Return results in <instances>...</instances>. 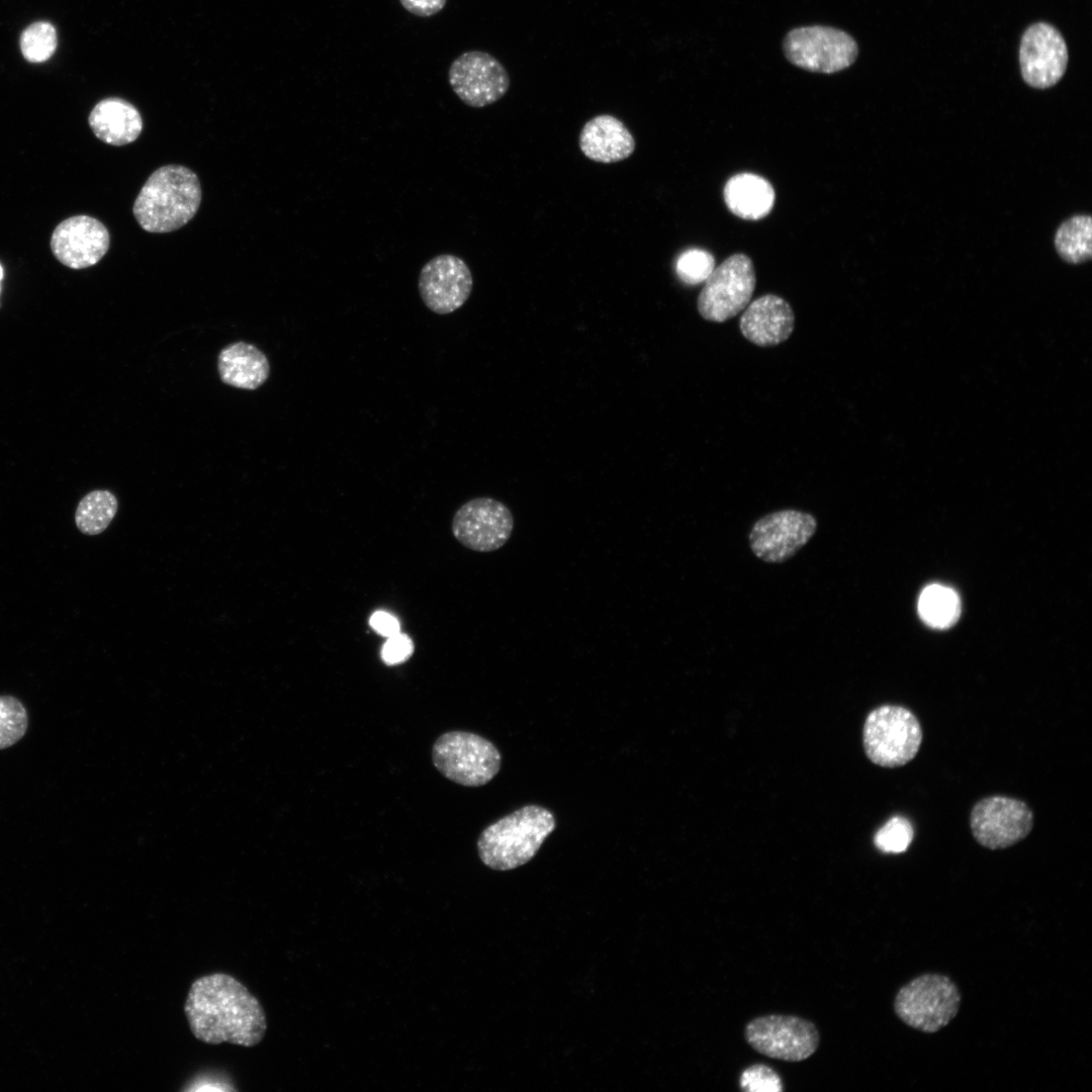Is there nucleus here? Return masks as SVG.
<instances>
[{
    "mask_svg": "<svg viewBox=\"0 0 1092 1092\" xmlns=\"http://www.w3.org/2000/svg\"><path fill=\"white\" fill-rule=\"evenodd\" d=\"M857 44L845 31L823 25L798 27L784 40V53L795 66L832 74L848 68L857 57Z\"/></svg>",
    "mask_w": 1092,
    "mask_h": 1092,
    "instance_id": "obj_9",
    "label": "nucleus"
},
{
    "mask_svg": "<svg viewBox=\"0 0 1092 1092\" xmlns=\"http://www.w3.org/2000/svg\"><path fill=\"white\" fill-rule=\"evenodd\" d=\"M728 209L736 216L757 220L766 216L775 203L772 185L763 177L752 173L732 176L723 190Z\"/></svg>",
    "mask_w": 1092,
    "mask_h": 1092,
    "instance_id": "obj_21",
    "label": "nucleus"
},
{
    "mask_svg": "<svg viewBox=\"0 0 1092 1092\" xmlns=\"http://www.w3.org/2000/svg\"><path fill=\"white\" fill-rule=\"evenodd\" d=\"M28 728V714L20 700L0 696V750L18 742Z\"/></svg>",
    "mask_w": 1092,
    "mask_h": 1092,
    "instance_id": "obj_26",
    "label": "nucleus"
},
{
    "mask_svg": "<svg viewBox=\"0 0 1092 1092\" xmlns=\"http://www.w3.org/2000/svg\"><path fill=\"white\" fill-rule=\"evenodd\" d=\"M184 1013L194 1037L208 1044L252 1048L261 1042L267 1030L260 1001L224 973L196 979L188 991Z\"/></svg>",
    "mask_w": 1092,
    "mask_h": 1092,
    "instance_id": "obj_1",
    "label": "nucleus"
},
{
    "mask_svg": "<svg viewBox=\"0 0 1092 1092\" xmlns=\"http://www.w3.org/2000/svg\"><path fill=\"white\" fill-rule=\"evenodd\" d=\"M756 284L752 260L737 253L714 268L697 299L700 315L709 322L724 323L750 302Z\"/></svg>",
    "mask_w": 1092,
    "mask_h": 1092,
    "instance_id": "obj_7",
    "label": "nucleus"
},
{
    "mask_svg": "<svg viewBox=\"0 0 1092 1092\" xmlns=\"http://www.w3.org/2000/svg\"><path fill=\"white\" fill-rule=\"evenodd\" d=\"M220 380L231 386L254 390L266 382L270 374L267 356L254 345L232 343L218 354Z\"/></svg>",
    "mask_w": 1092,
    "mask_h": 1092,
    "instance_id": "obj_20",
    "label": "nucleus"
},
{
    "mask_svg": "<svg viewBox=\"0 0 1092 1092\" xmlns=\"http://www.w3.org/2000/svg\"><path fill=\"white\" fill-rule=\"evenodd\" d=\"M817 522L811 514L783 510L757 520L749 534L754 555L769 563H780L795 555L815 534Z\"/></svg>",
    "mask_w": 1092,
    "mask_h": 1092,
    "instance_id": "obj_13",
    "label": "nucleus"
},
{
    "mask_svg": "<svg viewBox=\"0 0 1092 1092\" xmlns=\"http://www.w3.org/2000/svg\"><path fill=\"white\" fill-rule=\"evenodd\" d=\"M714 268L713 255L702 249L686 250L678 256L675 265L678 278L689 285L705 282Z\"/></svg>",
    "mask_w": 1092,
    "mask_h": 1092,
    "instance_id": "obj_28",
    "label": "nucleus"
},
{
    "mask_svg": "<svg viewBox=\"0 0 1092 1092\" xmlns=\"http://www.w3.org/2000/svg\"><path fill=\"white\" fill-rule=\"evenodd\" d=\"M401 6L410 13L429 17L440 12L447 0H399Z\"/></svg>",
    "mask_w": 1092,
    "mask_h": 1092,
    "instance_id": "obj_31",
    "label": "nucleus"
},
{
    "mask_svg": "<svg viewBox=\"0 0 1092 1092\" xmlns=\"http://www.w3.org/2000/svg\"><path fill=\"white\" fill-rule=\"evenodd\" d=\"M88 121L94 134L112 146H124L134 142L143 129L139 110L117 97L99 101L91 110Z\"/></svg>",
    "mask_w": 1092,
    "mask_h": 1092,
    "instance_id": "obj_19",
    "label": "nucleus"
},
{
    "mask_svg": "<svg viewBox=\"0 0 1092 1092\" xmlns=\"http://www.w3.org/2000/svg\"><path fill=\"white\" fill-rule=\"evenodd\" d=\"M514 528L510 509L491 497H475L454 514L451 531L464 547L477 552H491L506 544Z\"/></svg>",
    "mask_w": 1092,
    "mask_h": 1092,
    "instance_id": "obj_12",
    "label": "nucleus"
},
{
    "mask_svg": "<svg viewBox=\"0 0 1092 1092\" xmlns=\"http://www.w3.org/2000/svg\"><path fill=\"white\" fill-rule=\"evenodd\" d=\"M418 287L423 302L431 311L448 314L466 302L472 291L473 278L463 259L442 254L422 267Z\"/></svg>",
    "mask_w": 1092,
    "mask_h": 1092,
    "instance_id": "obj_14",
    "label": "nucleus"
},
{
    "mask_svg": "<svg viewBox=\"0 0 1092 1092\" xmlns=\"http://www.w3.org/2000/svg\"><path fill=\"white\" fill-rule=\"evenodd\" d=\"M19 48L22 57L29 63L40 64L49 61L58 48L55 25L47 20L30 23L20 33Z\"/></svg>",
    "mask_w": 1092,
    "mask_h": 1092,
    "instance_id": "obj_25",
    "label": "nucleus"
},
{
    "mask_svg": "<svg viewBox=\"0 0 1092 1092\" xmlns=\"http://www.w3.org/2000/svg\"><path fill=\"white\" fill-rule=\"evenodd\" d=\"M370 625L377 633L386 637L400 632L397 619L386 612L374 613L370 618Z\"/></svg>",
    "mask_w": 1092,
    "mask_h": 1092,
    "instance_id": "obj_32",
    "label": "nucleus"
},
{
    "mask_svg": "<svg viewBox=\"0 0 1092 1092\" xmlns=\"http://www.w3.org/2000/svg\"><path fill=\"white\" fill-rule=\"evenodd\" d=\"M923 739L918 718L909 709L884 705L867 716L862 742L868 758L883 767H899L918 753Z\"/></svg>",
    "mask_w": 1092,
    "mask_h": 1092,
    "instance_id": "obj_5",
    "label": "nucleus"
},
{
    "mask_svg": "<svg viewBox=\"0 0 1092 1092\" xmlns=\"http://www.w3.org/2000/svg\"><path fill=\"white\" fill-rule=\"evenodd\" d=\"M914 838L911 822L903 816L889 819L875 834V846L885 853H901L907 850Z\"/></svg>",
    "mask_w": 1092,
    "mask_h": 1092,
    "instance_id": "obj_27",
    "label": "nucleus"
},
{
    "mask_svg": "<svg viewBox=\"0 0 1092 1092\" xmlns=\"http://www.w3.org/2000/svg\"><path fill=\"white\" fill-rule=\"evenodd\" d=\"M746 1042L757 1053L785 1062H802L818 1049L816 1025L796 1015L768 1014L751 1019L744 1027Z\"/></svg>",
    "mask_w": 1092,
    "mask_h": 1092,
    "instance_id": "obj_8",
    "label": "nucleus"
},
{
    "mask_svg": "<svg viewBox=\"0 0 1092 1092\" xmlns=\"http://www.w3.org/2000/svg\"><path fill=\"white\" fill-rule=\"evenodd\" d=\"M448 81L458 98L473 108L498 101L511 84L502 63L482 51H469L458 56L449 68Z\"/></svg>",
    "mask_w": 1092,
    "mask_h": 1092,
    "instance_id": "obj_11",
    "label": "nucleus"
},
{
    "mask_svg": "<svg viewBox=\"0 0 1092 1092\" xmlns=\"http://www.w3.org/2000/svg\"><path fill=\"white\" fill-rule=\"evenodd\" d=\"M739 1084L749 1092H781L784 1089L780 1075L769 1066L753 1064L744 1069Z\"/></svg>",
    "mask_w": 1092,
    "mask_h": 1092,
    "instance_id": "obj_29",
    "label": "nucleus"
},
{
    "mask_svg": "<svg viewBox=\"0 0 1092 1092\" xmlns=\"http://www.w3.org/2000/svg\"><path fill=\"white\" fill-rule=\"evenodd\" d=\"M414 652V643L406 634L397 633L382 647L381 657L386 664H397L407 660Z\"/></svg>",
    "mask_w": 1092,
    "mask_h": 1092,
    "instance_id": "obj_30",
    "label": "nucleus"
},
{
    "mask_svg": "<svg viewBox=\"0 0 1092 1092\" xmlns=\"http://www.w3.org/2000/svg\"><path fill=\"white\" fill-rule=\"evenodd\" d=\"M1021 74L1031 87L1044 89L1063 77L1068 63L1066 42L1054 26L1039 22L1024 32L1019 50Z\"/></svg>",
    "mask_w": 1092,
    "mask_h": 1092,
    "instance_id": "obj_15",
    "label": "nucleus"
},
{
    "mask_svg": "<svg viewBox=\"0 0 1092 1092\" xmlns=\"http://www.w3.org/2000/svg\"><path fill=\"white\" fill-rule=\"evenodd\" d=\"M200 202L197 175L181 165H166L148 178L135 198L132 212L145 231L170 233L191 220Z\"/></svg>",
    "mask_w": 1092,
    "mask_h": 1092,
    "instance_id": "obj_2",
    "label": "nucleus"
},
{
    "mask_svg": "<svg viewBox=\"0 0 1092 1092\" xmlns=\"http://www.w3.org/2000/svg\"><path fill=\"white\" fill-rule=\"evenodd\" d=\"M555 826L554 816L546 808L522 807L481 832L477 840L479 857L492 870H514L534 857Z\"/></svg>",
    "mask_w": 1092,
    "mask_h": 1092,
    "instance_id": "obj_3",
    "label": "nucleus"
},
{
    "mask_svg": "<svg viewBox=\"0 0 1092 1092\" xmlns=\"http://www.w3.org/2000/svg\"><path fill=\"white\" fill-rule=\"evenodd\" d=\"M435 767L448 780L465 787L490 782L500 768V753L489 740L470 732L450 731L434 743Z\"/></svg>",
    "mask_w": 1092,
    "mask_h": 1092,
    "instance_id": "obj_6",
    "label": "nucleus"
},
{
    "mask_svg": "<svg viewBox=\"0 0 1092 1092\" xmlns=\"http://www.w3.org/2000/svg\"><path fill=\"white\" fill-rule=\"evenodd\" d=\"M1034 815L1023 801L1006 796L979 800L970 813V828L975 840L985 848H1008L1028 836Z\"/></svg>",
    "mask_w": 1092,
    "mask_h": 1092,
    "instance_id": "obj_10",
    "label": "nucleus"
},
{
    "mask_svg": "<svg viewBox=\"0 0 1092 1092\" xmlns=\"http://www.w3.org/2000/svg\"><path fill=\"white\" fill-rule=\"evenodd\" d=\"M962 995L948 976L926 973L903 985L894 998L896 1016L907 1026L935 1033L947 1026L958 1015Z\"/></svg>",
    "mask_w": 1092,
    "mask_h": 1092,
    "instance_id": "obj_4",
    "label": "nucleus"
},
{
    "mask_svg": "<svg viewBox=\"0 0 1092 1092\" xmlns=\"http://www.w3.org/2000/svg\"><path fill=\"white\" fill-rule=\"evenodd\" d=\"M109 233L98 219L76 215L63 220L53 232L51 248L65 266L83 269L98 263L108 251Z\"/></svg>",
    "mask_w": 1092,
    "mask_h": 1092,
    "instance_id": "obj_16",
    "label": "nucleus"
},
{
    "mask_svg": "<svg viewBox=\"0 0 1092 1092\" xmlns=\"http://www.w3.org/2000/svg\"><path fill=\"white\" fill-rule=\"evenodd\" d=\"M117 509V498L112 492L104 489L93 490L87 493L77 506L76 526L83 534H100L111 523Z\"/></svg>",
    "mask_w": 1092,
    "mask_h": 1092,
    "instance_id": "obj_23",
    "label": "nucleus"
},
{
    "mask_svg": "<svg viewBox=\"0 0 1092 1092\" xmlns=\"http://www.w3.org/2000/svg\"><path fill=\"white\" fill-rule=\"evenodd\" d=\"M794 327L792 306L776 294H765L749 302L739 321L743 337L759 347L785 342L792 335Z\"/></svg>",
    "mask_w": 1092,
    "mask_h": 1092,
    "instance_id": "obj_17",
    "label": "nucleus"
},
{
    "mask_svg": "<svg viewBox=\"0 0 1092 1092\" xmlns=\"http://www.w3.org/2000/svg\"><path fill=\"white\" fill-rule=\"evenodd\" d=\"M918 612L928 626L945 629L959 619L961 601L952 588L933 583L922 590L918 600Z\"/></svg>",
    "mask_w": 1092,
    "mask_h": 1092,
    "instance_id": "obj_22",
    "label": "nucleus"
},
{
    "mask_svg": "<svg viewBox=\"0 0 1092 1092\" xmlns=\"http://www.w3.org/2000/svg\"><path fill=\"white\" fill-rule=\"evenodd\" d=\"M582 154L599 163H616L629 158L636 142L625 123L610 114H600L582 126L579 134Z\"/></svg>",
    "mask_w": 1092,
    "mask_h": 1092,
    "instance_id": "obj_18",
    "label": "nucleus"
},
{
    "mask_svg": "<svg viewBox=\"0 0 1092 1092\" xmlns=\"http://www.w3.org/2000/svg\"><path fill=\"white\" fill-rule=\"evenodd\" d=\"M1055 245L1067 262L1077 264L1092 256V222L1089 215H1076L1057 231Z\"/></svg>",
    "mask_w": 1092,
    "mask_h": 1092,
    "instance_id": "obj_24",
    "label": "nucleus"
},
{
    "mask_svg": "<svg viewBox=\"0 0 1092 1092\" xmlns=\"http://www.w3.org/2000/svg\"><path fill=\"white\" fill-rule=\"evenodd\" d=\"M2 277H3V269H2V266L0 265V281H1Z\"/></svg>",
    "mask_w": 1092,
    "mask_h": 1092,
    "instance_id": "obj_33",
    "label": "nucleus"
}]
</instances>
